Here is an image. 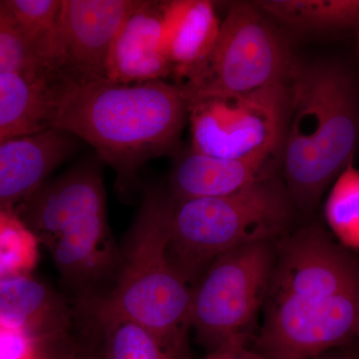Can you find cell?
I'll return each instance as SVG.
<instances>
[{
    "instance_id": "10",
    "label": "cell",
    "mask_w": 359,
    "mask_h": 359,
    "mask_svg": "<svg viewBox=\"0 0 359 359\" xmlns=\"http://www.w3.org/2000/svg\"><path fill=\"white\" fill-rule=\"evenodd\" d=\"M103 166L88 153L20 203L16 212L39 243L46 245L78 219L106 212Z\"/></svg>"
},
{
    "instance_id": "9",
    "label": "cell",
    "mask_w": 359,
    "mask_h": 359,
    "mask_svg": "<svg viewBox=\"0 0 359 359\" xmlns=\"http://www.w3.org/2000/svg\"><path fill=\"white\" fill-rule=\"evenodd\" d=\"M138 4L139 0H62L59 82L88 83L107 79L111 47Z\"/></svg>"
},
{
    "instance_id": "16",
    "label": "cell",
    "mask_w": 359,
    "mask_h": 359,
    "mask_svg": "<svg viewBox=\"0 0 359 359\" xmlns=\"http://www.w3.org/2000/svg\"><path fill=\"white\" fill-rule=\"evenodd\" d=\"M70 314L65 302L29 275L0 278V325L36 339L62 334Z\"/></svg>"
},
{
    "instance_id": "2",
    "label": "cell",
    "mask_w": 359,
    "mask_h": 359,
    "mask_svg": "<svg viewBox=\"0 0 359 359\" xmlns=\"http://www.w3.org/2000/svg\"><path fill=\"white\" fill-rule=\"evenodd\" d=\"M188 117L184 90L164 80L122 84L103 79L52 87L50 127L91 146L114 170L125 193L136 188L146 162L176 152Z\"/></svg>"
},
{
    "instance_id": "26",
    "label": "cell",
    "mask_w": 359,
    "mask_h": 359,
    "mask_svg": "<svg viewBox=\"0 0 359 359\" xmlns=\"http://www.w3.org/2000/svg\"><path fill=\"white\" fill-rule=\"evenodd\" d=\"M62 334L55 335V337H45L40 341L39 348L32 359H67L66 351L62 349V341L60 342L57 348L54 351V344H56L59 337Z\"/></svg>"
},
{
    "instance_id": "15",
    "label": "cell",
    "mask_w": 359,
    "mask_h": 359,
    "mask_svg": "<svg viewBox=\"0 0 359 359\" xmlns=\"http://www.w3.org/2000/svg\"><path fill=\"white\" fill-rule=\"evenodd\" d=\"M219 26L211 1H163V46L172 74L186 82L202 68L216 45Z\"/></svg>"
},
{
    "instance_id": "24",
    "label": "cell",
    "mask_w": 359,
    "mask_h": 359,
    "mask_svg": "<svg viewBox=\"0 0 359 359\" xmlns=\"http://www.w3.org/2000/svg\"><path fill=\"white\" fill-rule=\"evenodd\" d=\"M41 339L0 325V359H32Z\"/></svg>"
},
{
    "instance_id": "27",
    "label": "cell",
    "mask_w": 359,
    "mask_h": 359,
    "mask_svg": "<svg viewBox=\"0 0 359 359\" xmlns=\"http://www.w3.org/2000/svg\"><path fill=\"white\" fill-rule=\"evenodd\" d=\"M313 359H358L353 356L344 355V354L332 353L327 351V353L320 354Z\"/></svg>"
},
{
    "instance_id": "17",
    "label": "cell",
    "mask_w": 359,
    "mask_h": 359,
    "mask_svg": "<svg viewBox=\"0 0 359 359\" xmlns=\"http://www.w3.org/2000/svg\"><path fill=\"white\" fill-rule=\"evenodd\" d=\"M52 87L0 73V143L50 128Z\"/></svg>"
},
{
    "instance_id": "23",
    "label": "cell",
    "mask_w": 359,
    "mask_h": 359,
    "mask_svg": "<svg viewBox=\"0 0 359 359\" xmlns=\"http://www.w3.org/2000/svg\"><path fill=\"white\" fill-rule=\"evenodd\" d=\"M0 73H13L53 85L33 55L4 0H0Z\"/></svg>"
},
{
    "instance_id": "5",
    "label": "cell",
    "mask_w": 359,
    "mask_h": 359,
    "mask_svg": "<svg viewBox=\"0 0 359 359\" xmlns=\"http://www.w3.org/2000/svg\"><path fill=\"white\" fill-rule=\"evenodd\" d=\"M297 210L282 171L262 177L219 197L173 201L168 255L192 289L216 257L262 241H278L292 231Z\"/></svg>"
},
{
    "instance_id": "20",
    "label": "cell",
    "mask_w": 359,
    "mask_h": 359,
    "mask_svg": "<svg viewBox=\"0 0 359 359\" xmlns=\"http://www.w3.org/2000/svg\"><path fill=\"white\" fill-rule=\"evenodd\" d=\"M325 215L339 244L347 250H359V169L353 163L335 179Z\"/></svg>"
},
{
    "instance_id": "28",
    "label": "cell",
    "mask_w": 359,
    "mask_h": 359,
    "mask_svg": "<svg viewBox=\"0 0 359 359\" xmlns=\"http://www.w3.org/2000/svg\"><path fill=\"white\" fill-rule=\"evenodd\" d=\"M358 128H359V113H358Z\"/></svg>"
},
{
    "instance_id": "19",
    "label": "cell",
    "mask_w": 359,
    "mask_h": 359,
    "mask_svg": "<svg viewBox=\"0 0 359 359\" xmlns=\"http://www.w3.org/2000/svg\"><path fill=\"white\" fill-rule=\"evenodd\" d=\"M256 4L269 18L302 32L346 27L359 21L358 0H266Z\"/></svg>"
},
{
    "instance_id": "6",
    "label": "cell",
    "mask_w": 359,
    "mask_h": 359,
    "mask_svg": "<svg viewBox=\"0 0 359 359\" xmlns=\"http://www.w3.org/2000/svg\"><path fill=\"white\" fill-rule=\"evenodd\" d=\"M278 243L262 241L224 252L194 283L189 323L210 353L249 341L268 294Z\"/></svg>"
},
{
    "instance_id": "4",
    "label": "cell",
    "mask_w": 359,
    "mask_h": 359,
    "mask_svg": "<svg viewBox=\"0 0 359 359\" xmlns=\"http://www.w3.org/2000/svg\"><path fill=\"white\" fill-rule=\"evenodd\" d=\"M173 200L162 189L143 194L100 314L121 316L150 330L165 349L181 344L190 327L191 287L170 261L168 243Z\"/></svg>"
},
{
    "instance_id": "14",
    "label": "cell",
    "mask_w": 359,
    "mask_h": 359,
    "mask_svg": "<svg viewBox=\"0 0 359 359\" xmlns=\"http://www.w3.org/2000/svg\"><path fill=\"white\" fill-rule=\"evenodd\" d=\"M45 247L63 282L78 295L91 294L103 276H114L119 252L111 244L106 212L78 219Z\"/></svg>"
},
{
    "instance_id": "21",
    "label": "cell",
    "mask_w": 359,
    "mask_h": 359,
    "mask_svg": "<svg viewBox=\"0 0 359 359\" xmlns=\"http://www.w3.org/2000/svg\"><path fill=\"white\" fill-rule=\"evenodd\" d=\"M39 245L13 205L0 207V278L29 275L39 261Z\"/></svg>"
},
{
    "instance_id": "25",
    "label": "cell",
    "mask_w": 359,
    "mask_h": 359,
    "mask_svg": "<svg viewBox=\"0 0 359 359\" xmlns=\"http://www.w3.org/2000/svg\"><path fill=\"white\" fill-rule=\"evenodd\" d=\"M203 359H268L255 348H248V342L235 341L211 351Z\"/></svg>"
},
{
    "instance_id": "12",
    "label": "cell",
    "mask_w": 359,
    "mask_h": 359,
    "mask_svg": "<svg viewBox=\"0 0 359 359\" xmlns=\"http://www.w3.org/2000/svg\"><path fill=\"white\" fill-rule=\"evenodd\" d=\"M171 74L163 46V2L139 0L111 47L107 79L135 84L159 81Z\"/></svg>"
},
{
    "instance_id": "18",
    "label": "cell",
    "mask_w": 359,
    "mask_h": 359,
    "mask_svg": "<svg viewBox=\"0 0 359 359\" xmlns=\"http://www.w3.org/2000/svg\"><path fill=\"white\" fill-rule=\"evenodd\" d=\"M37 62L52 84L62 69L59 15L62 0H4Z\"/></svg>"
},
{
    "instance_id": "22",
    "label": "cell",
    "mask_w": 359,
    "mask_h": 359,
    "mask_svg": "<svg viewBox=\"0 0 359 359\" xmlns=\"http://www.w3.org/2000/svg\"><path fill=\"white\" fill-rule=\"evenodd\" d=\"M100 316L107 327L109 359H167L155 335L140 323L109 314Z\"/></svg>"
},
{
    "instance_id": "3",
    "label": "cell",
    "mask_w": 359,
    "mask_h": 359,
    "mask_svg": "<svg viewBox=\"0 0 359 359\" xmlns=\"http://www.w3.org/2000/svg\"><path fill=\"white\" fill-rule=\"evenodd\" d=\"M282 176L295 209L309 215L327 187L353 161L358 140V91L344 68L295 62Z\"/></svg>"
},
{
    "instance_id": "11",
    "label": "cell",
    "mask_w": 359,
    "mask_h": 359,
    "mask_svg": "<svg viewBox=\"0 0 359 359\" xmlns=\"http://www.w3.org/2000/svg\"><path fill=\"white\" fill-rule=\"evenodd\" d=\"M83 142L56 128L0 143V207L20 204Z\"/></svg>"
},
{
    "instance_id": "1",
    "label": "cell",
    "mask_w": 359,
    "mask_h": 359,
    "mask_svg": "<svg viewBox=\"0 0 359 359\" xmlns=\"http://www.w3.org/2000/svg\"><path fill=\"white\" fill-rule=\"evenodd\" d=\"M254 348L313 359L359 337V261L320 224L290 231L278 255Z\"/></svg>"
},
{
    "instance_id": "8",
    "label": "cell",
    "mask_w": 359,
    "mask_h": 359,
    "mask_svg": "<svg viewBox=\"0 0 359 359\" xmlns=\"http://www.w3.org/2000/svg\"><path fill=\"white\" fill-rule=\"evenodd\" d=\"M192 150L226 159L282 155L289 81L249 93L189 101Z\"/></svg>"
},
{
    "instance_id": "7",
    "label": "cell",
    "mask_w": 359,
    "mask_h": 359,
    "mask_svg": "<svg viewBox=\"0 0 359 359\" xmlns=\"http://www.w3.org/2000/svg\"><path fill=\"white\" fill-rule=\"evenodd\" d=\"M271 20L257 4H231L211 55L194 76L179 84L188 102L289 81L297 61Z\"/></svg>"
},
{
    "instance_id": "13",
    "label": "cell",
    "mask_w": 359,
    "mask_h": 359,
    "mask_svg": "<svg viewBox=\"0 0 359 359\" xmlns=\"http://www.w3.org/2000/svg\"><path fill=\"white\" fill-rule=\"evenodd\" d=\"M278 171H282V155L226 159L191 149L175 163L168 193L175 202L219 197Z\"/></svg>"
}]
</instances>
